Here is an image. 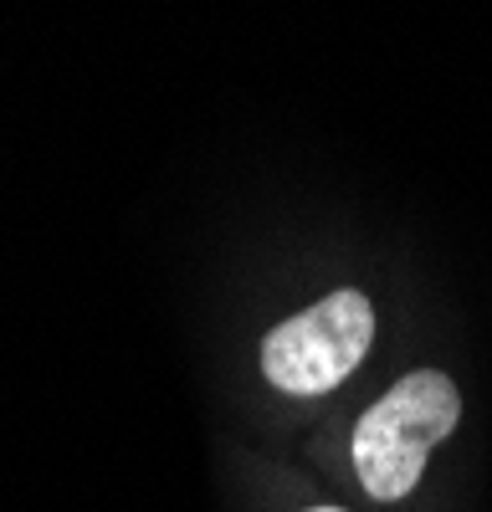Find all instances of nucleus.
<instances>
[{"label": "nucleus", "mask_w": 492, "mask_h": 512, "mask_svg": "<svg viewBox=\"0 0 492 512\" xmlns=\"http://www.w3.org/2000/svg\"><path fill=\"white\" fill-rule=\"evenodd\" d=\"M313 512H344V507H313Z\"/></svg>", "instance_id": "7ed1b4c3"}, {"label": "nucleus", "mask_w": 492, "mask_h": 512, "mask_svg": "<svg viewBox=\"0 0 492 512\" xmlns=\"http://www.w3.org/2000/svg\"><path fill=\"white\" fill-rule=\"evenodd\" d=\"M457 420H462V395L441 369L405 374L354 425V472L364 492L380 502H400L421 482L431 451L457 431Z\"/></svg>", "instance_id": "f257e3e1"}, {"label": "nucleus", "mask_w": 492, "mask_h": 512, "mask_svg": "<svg viewBox=\"0 0 492 512\" xmlns=\"http://www.w3.org/2000/svg\"><path fill=\"white\" fill-rule=\"evenodd\" d=\"M369 338H375L369 297L354 287L328 292L323 303L267 333L262 374L287 395H323L359 369V359L369 354Z\"/></svg>", "instance_id": "f03ea898"}]
</instances>
